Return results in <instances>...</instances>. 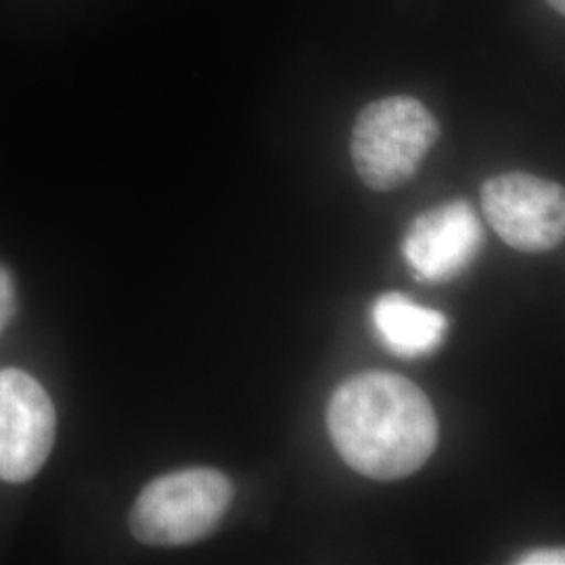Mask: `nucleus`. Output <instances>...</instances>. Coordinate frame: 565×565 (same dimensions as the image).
Here are the masks:
<instances>
[{
  "label": "nucleus",
  "mask_w": 565,
  "mask_h": 565,
  "mask_svg": "<svg viewBox=\"0 0 565 565\" xmlns=\"http://www.w3.org/2000/svg\"><path fill=\"white\" fill-rule=\"evenodd\" d=\"M371 321L385 348L403 359L431 354L445 342V315L413 302L403 294H384L371 308Z\"/></svg>",
  "instance_id": "0eeeda50"
},
{
  "label": "nucleus",
  "mask_w": 565,
  "mask_h": 565,
  "mask_svg": "<svg viewBox=\"0 0 565 565\" xmlns=\"http://www.w3.org/2000/svg\"><path fill=\"white\" fill-rule=\"evenodd\" d=\"M233 501V484L218 469L191 467L142 488L130 530L145 545L181 546L210 536Z\"/></svg>",
  "instance_id": "f03ea898"
},
{
  "label": "nucleus",
  "mask_w": 565,
  "mask_h": 565,
  "mask_svg": "<svg viewBox=\"0 0 565 565\" xmlns=\"http://www.w3.org/2000/svg\"><path fill=\"white\" fill-rule=\"evenodd\" d=\"M548 4L557 11V13H562L564 15L565 13V0H548Z\"/></svg>",
  "instance_id": "9d476101"
},
{
  "label": "nucleus",
  "mask_w": 565,
  "mask_h": 565,
  "mask_svg": "<svg viewBox=\"0 0 565 565\" xmlns=\"http://www.w3.org/2000/svg\"><path fill=\"white\" fill-rule=\"evenodd\" d=\"M13 315V282L9 279L7 270L0 268V331Z\"/></svg>",
  "instance_id": "1a4fd4ad"
},
{
  "label": "nucleus",
  "mask_w": 565,
  "mask_h": 565,
  "mask_svg": "<svg viewBox=\"0 0 565 565\" xmlns=\"http://www.w3.org/2000/svg\"><path fill=\"white\" fill-rule=\"evenodd\" d=\"M55 406L20 369L0 371V480L20 484L41 471L55 443Z\"/></svg>",
  "instance_id": "39448f33"
},
{
  "label": "nucleus",
  "mask_w": 565,
  "mask_h": 565,
  "mask_svg": "<svg viewBox=\"0 0 565 565\" xmlns=\"http://www.w3.org/2000/svg\"><path fill=\"white\" fill-rule=\"evenodd\" d=\"M438 137V121L413 97L369 103L352 130V162L369 189L392 191L417 174Z\"/></svg>",
  "instance_id": "7ed1b4c3"
},
{
  "label": "nucleus",
  "mask_w": 565,
  "mask_h": 565,
  "mask_svg": "<svg viewBox=\"0 0 565 565\" xmlns=\"http://www.w3.org/2000/svg\"><path fill=\"white\" fill-rule=\"evenodd\" d=\"M484 228L465 200L419 214L403 239V258L415 279L446 282L459 277L480 254Z\"/></svg>",
  "instance_id": "423d86ee"
},
{
  "label": "nucleus",
  "mask_w": 565,
  "mask_h": 565,
  "mask_svg": "<svg viewBox=\"0 0 565 565\" xmlns=\"http://www.w3.org/2000/svg\"><path fill=\"white\" fill-rule=\"evenodd\" d=\"M327 429L343 461L380 482L415 473L438 445V417L424 390L387 371L345 380L329 401Z\"/></svg>",
  "instance_id": "f257e3e1"
},
{
  "label": "nucleus",
  "mask_w": 565,
  "mask_h": 565,
  "mask_svg": "<svg viewBox=\"0 0 565 565\" xmlns=\"http://www.w3.org/2000/svg\"><path fill=\"white\" fill-rule=\"evenodd\" d=\"M518 564L524 565H564L565 553L564 548H536L532 553H525Z\"/></svg>",
  "instance_id": "6e6552de"
},
{
  "label": "nucleus",
  "mask_w": 565,
  "mask_h": 565,
  "mask_svg": "<svg viewBox=\"0 0 565 565\" xmlns=\"http://www.w3.org/2000/svg\"><path fill=\"white\" fill-rule=\"evenodd\" d=\"M482 210L494 233L520 252H548L564 242L565 193L557 182L525 172L492 177L482 186Z\"/></svg>",
  "instance_id": "20e7f679"
}]
</instances>
